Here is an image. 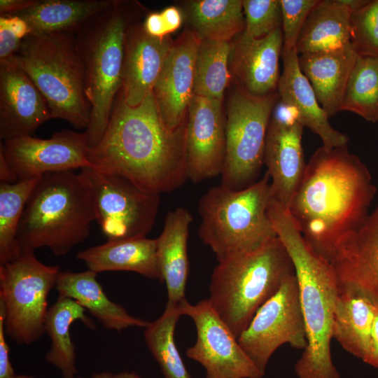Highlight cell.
<instances>
[{
	"label": "cell",
	"instance_id": "cell-18",
	"mask_svg": "<svg viewBox=\"0 0 378 378\" xmlns=\"http://www.w3.org/2000/svg\"><path fill=\"white\" fill-rule=\"evenodd\" d=\"M303 127L297 120L286 122L272 116L267 132L264 163L272 197L286 207L307 167L302 144Z\"/></svg>",
	"mask_w": 378,
	"mask_h": 378
},
{
	"label": "cell",
	"instance_id": "cell-26",
	"mask_svg": "<svg viewBox=\"0 0 378 378\" xmlns=\"http://www.w3.org/2000/svg\"><path fill=\"white\" fill-rule=\"evenodd\" d=\"M76 258L96 273L128 271L162 282L156 239L146 237L107 240L104 244L78 252Z\"/></svg>",
	"mask_w": 378,
	"mask_h": 378
},
{
	"label": "cell",
	"instance_id": "cell-36",
	"mask_svg": "<svg viewBox=\"0 0 378 378\" xmlns=\"http://www.w3.org/2000/svg\"><path fill=\"white\" fill-rule=\"evenodd\" d=\"M351 42L358 55L378 57V0L351 14Z\"/></svg>",
	"mask_w": 378,
	"mask_h": 378
},
{
	"label": "cell",
	"instance_id": "cell-4",
	"mask_svg": "<svg viewBox=\"0 0 378 378\" xmlns=\"http://www.w3.org/2000/svg\"><path fill=\"white\" fill-rule=\"evenodd\" d=\"M95 220L93 200L85 176L74 170L41 176L25 204L18 232L20 251L48 248L66 255L86 239Z\"/></svg>",
	"mask_w": 378,
	"mask_h": 378
},
{
	"label": "cell",
	"instance_id": "cell-32",
	"mask_svg": "<svg viewBox=\"0 0 378 378\" xmlns=\"http://www.w3.org/2000/svg\"><path fill=\"white\" fill-rule=\"evenodd\" d=\"M182 315L178 304L167 303L162 314L145 328L146 346L164 378H191L174 341L177 321Z\"/></svg>",
	"mask_w": 378,
	"mask_h": 378
},
{
	"label": "cell",
	"instance_id": "cell-17",
	"mask_svg": "<svg viewBox=\"0 0 378 378\" xmlns=\"http://www.w3.org/2000/svg\"><path fill=\"white\" fill-rule=\"evenodd\" d=\"M200 42L194 31H186L173 42L153 88L158 109L171 130L185 124L189 106L195 95V59Z\"/></svg>",
	"mask_w": 378,
	"mask_h": 378
},
{
	"label": "cell",
	"instance_id": "cell-40",
	"mask_svg": "<svg viewBox=\"0 0 378 378\" xmlns=\"http://www.w3.org/2000/svg\"><path fill=\"white\" fill-rule=\"evenodd\" d=\"M5 309L0 302V378H10L15 371L10 360V349L6 338Z\"/></svg>",
	"mask_w": 378,
	"mask_h": 378
},
{
	"label": "cell",
	"instance_id": "cell-8",
	"mask_svg": "<svg viewBox=\"0 0 378 378\" xmlns=\"http://www.w3.org/2000/svg\"><path fill=\"white\" fill-rule=\"evenodd\" d=\"M15 57L46 100L52 118L88 127L91 106L83 61L74 33L29 34Z\"/></svg>",
	"mask_w": 378,
	"mask_h": 378
},
{
	"label": "cell",
	"instance_id": "cell-23",
	"mask_svg": "<svg viewBox=\"0 0 378 378\" xmlns=\"http://www.w3.org/2000/svg\"><path fill=\"white\" fill-rule=\"evenodd\" d=\"M358 57L351 42L340 49L299 55L300 69L329 117L342 111L348 81Z\"/></svg>",
	"mask_w": 378,
	"mask_h": 378
},
{
	"label": "cell",
	"instance_id": "cell-43",
	"mask_svg": "<svg viewBox=\"0 0 378 378\" xmlns=\"http://www.w3.org/2000/svg\"><path fill=\"white\" fill-rule=\"evenodd\" d=\"M37 0H1V15H15L36 4Z\"/></svg>",
	"mask_w": 378,
	"mask_h": 378
},
{
	"label": "cell",
	"instance_id": "cell-10",
	"mask_svg": "<svg viewBox=\"0 0 378 378\" xmlns=\"http://www.w3.org/2000/svg\"><path fill=\"white\" fill-rule=\"evenodd\" d=\"M279 99L276 92L255 96L239 86L228 104L226 150L220 184L232 190L258 181L264 163L267 132Z\"/></svg>",
	"mask_w": 378,
	"mask_h": 378
},
{
	"label": "cell",
	"instance_id": "cell-7",
	"mask_svg": "<svg viewBox=\"0 0 378 378\" xmlns=\"http://www.w3.org/2000/svg\"><path fill=\"white\" fill-rule=\"evenodd\" d=\"M127 3L118 1L85 22L76 33L91 106L84 133L89 148L103 136L115 98L122 88L125 38L133 24Z\"/></svg>",
	"mask_w": 378,
	"mask_h": 378
},
{
	"label": "cell",
	"instance_id": "cell-38",
	"mask_svg": "<svg viewBox=\"0 0 378 378\" xmlns=\"http://www.w3.org/2000/svg\"><path fill=\"white\" fill-rule=\"evenodd\" d=\"M282 12L283 50L296 48L302 29L319 0H280Z\"/></svg>",
	"mask_w": 378,
	"mask_h": 378
},
{
	"label": "cell",
	"instance_id": "cell-3",
	"mask_svg": "<svg viewBox=\"0 0 378 378\" xmlns=\"http://www.w3.org/2000/svg\"><path fill=\"white\" fill-rule=\"evenodd\" d=\"M267 214L294 267L307 336L295 365L298 378H340L331 355L332 321L339 284L328 260L308 246L286 206L271 199Z\"/></svg>",
	"mask_w": 378,
	"mask_h": 378
},
{
	"label": "cell",
	"instance_id": "cell-11",
	"mask_svg": "<svg viewBox=\"0 0 378 378\" xmlns=\"http://www.w3.org/2000/svg\"><path fill=\"white\" fill-rule=\"evenodd\" d=\"M90 185L95 214L107 240L145 237L153 228L160 195L137 186L120 176L81 169Z\"/></svg>",
	"mask_w": 378,
	"mask_h": 378
},
{
	"label": "cell",
	"instance_id": "cell-22",
	"mask_svg": "<svg viewBox=\"0 0 378 378\" xmlns=\"http://www.w3.org/2000/svg\"><path fill=\"white\" fill-rule=\"evenodd\" d=\"M283 71L278 84L281 101L293 108L298 120L317 134L326 148L347 146L348 136L335 130L329 122V116L321 106L315 92L299 64L296 48L282 49Z\"/></svg>",
	"mask_w": 378,
	"mask_h": 378
},
{
	"label": "cell",
	"instance_id": "cell-19",
	"mask_svg": "<svg viewBox=\"0 0 378 378\" xmlns=\"http://www.w3.org/2000/svg\"><path fill=\"white\" fill-rule=\"evenodd\" d=\"M172 43L168 36H150L142 24L134 23L128 28L121 88L127 105L137 106L153 93Z\"/></svg>",
	"mask_w": 378,
	"mask_h": 378
},
{
	"label": "cell",
	"instance_id": "cell-5",
	"mask_svg": "<svg viewBox=\"0 0 378 378\" xmlns=\"http://www.w3.org/2000/svg\"><path fill=\"white\" fill-rule=\"evenodd\" d=\"M293 274L292 260L276 236L255 250L218 262L208 300L238 338L260 306Z\"/></svg>",
	"mask_w": 378,
	"mask_h": 378
},
{
	"label": "cell",
	"instance_id": "cell-28",
	"mask_svg": "<svg viewBox=\"0 0 378 378\" xmlns=\"http://www.w3.org/2000/svg\"><path fill=\"white\" fill-rule=\"evenodd\" d=\"M117 0H37L15 14L28 24L30 34L76 33L85 22Z\"/></svg>",
	"mask_w": 378,
	"mask_h": 378
},
{
	"label": "cell",
	"instance_id": "cell-27",
	"mask_svg": "<svg viewBox=\"0 0 378 378\" xmlns=\"http://www.w3.org/2000/svg\"><path fill=\"white\" fill-rule=\"evenodd\" d=\"M375 306L376 300L365 292L339 285L332 321V339L363 361L369 347Z\"/></svg>",
	"mask_w": 378,
	"mask_h": 378
},
{
	"label": "cell",
	"instance_id": "cell-2",
	"mask_svg": "<svg viewBox=\"0 0 378 378\" xmlns=\"http://www.w3.org/2000/svg\"><path fill=\"white\" fill-rule=\"evenodd\" d=\"M186 125L169 129L153 93L132 107L120 90L103 136L88 149L91 168L120 176L154 193L172 192L188 180Z\"/></svg>",
	"mask_w": 378,
	"mask_h": 378
},
{
	"label": "cell",
	"instance_id": "cell-47",
	"mask_svg": "<svg viewBox=\"0 0 378 378\" xmlns=\"http://www.w3.org/2000/svg\"><path fill=\"white\" fill-rule=\"evenodd\" d=\"M113 374L108 372H102L100 373H94L90 377H77L76 378H111Z\"/></svg>",
	"mask_w": 378,
	"mask_h": 378
},
{
	"label": "cell",
	"instance_id": "cell-9",
	"mask_svg": "<svg viewBox=\"0 0 378 378\" xmlns=\"http://www.w3.org/2000/svg\"><path fill=\"white\" fill-rule=\"evenodd\" d=\"M59 272V265L43 263L34 251H22L14 260L0 265L6 333L17 344H31L45 333L48 298Z\"/></svg>",
	"mask_w": 378,
	"mask_h": 378
},
{
	"label": "cell",
	"instance_id": "cell-20",
	"mask_svg": "<svg viewBox=\"0 0 378 378\" xmlns=\"http://www.w3.org/2000/svg\"><path fill=\"white\" fill-rule=\"evenodd\" d=\"M331 265L340 286L360 289L378 302V206L339 242Z\"/></svg>",
	"mask_w": 378,
	"mask_h": 378
},
{
	"label": "cell",
	"instance_id": "cell-1",
	"mask_svg": "<svg viewBox=\"0 0 378 378\" xmlns=\"http://www.w3.org/2000/svg\"><path fill=\"white\" fill-rule=\"evenodd\" d=\"M376 191L368 169L347 146H321L287 209L308 246L331 263L339 242L369 215Z\"/></svg>",
	"mask_w": 378,
	"mask_h": 378
},
{
	"label": "cell",
	"instance_id": "cell-42",
	"mask_svg": "<svg viewBox=\"0 0 378 378\" xmlns=\"http://www.w3.org/2000/svg\"><path fill=\"white\" fill-rule=\"evenodd\" d=\"M142 24L145 31L151 36L158 38L167 36L168 34L160 13L148 14Z\"/></svg>",
	"mask_w": 378,
	"mask_h": 378
},
{
	"label": "cell",
	"instance_id": "cell-39",
	"mask_svg": "<svg viewBox=\"0 0 378 378\" xmlns=\"http://www.w3.org/2000/svg\"><path fill=\"white\" fill-rule=\"evenodd\" d=\"M29 34V26L22 18L15 15H0V60L15 55Z\"/></svg>",
	"mask_w": 378,
	"mask_h": 378
},
{
	"label": "cell",
	"instance_id": "cell-48",
	"mask_svg": "<svg viewBox=\"0 0 378 378\" xmlns=\"http://www.w3.org/2000/svg\"><path fill=\"white\" fill-rule=\"evenodd\" d=\"M10 378H34V376L29 374H15Z\"/></svg>",
	"mask_w": 378,
	"mask_h": 378
},
{
	"label": "cell",
	"instance_id": "cell-25",
	"mask_svg": "<svg viewBox=\"0 0 378 378\" xmlns=\"http://www.w3.org/2000/svg\"><path fill=\"white\" fill-rule=\"evenodd\" d=\"M97 273L60 271L55 288L58 295L76 300L106 330L120 332L131 327L146 328L148 322L132 316L120 304L111 300L97 280Z\"/></svg>",
	"mask_w": 378,
	"mask_h": 378
},
{
	"label": "cell",
	"instance_id": "cell-14",
	"mask_svg": "<svg viewBox=\"0 0 378 378\" xmlns=\"http://www.w3.org/2000/svg\"><path fill=\"white\" fill-rule=\"evenodd\" d=\"M84 132L64 130L49 139L27 135L4 141L0 154L18 181L45 174L91 167Z\"/></svg>",
	"mask_w": 378,
	"mask_h": 378
},
{
	"label": "cell",
	"instance_id": "cell-45",
	"mask_svg": "<svg viewBox=\"0 0 378 378\" xmlns=\"http://www.w3.org/2000/svg\"><path fill=\"white\" fill-rule=\"evenodd\" d=\"M0 180L1 182L8 183H14L18 181L1 154H0Z\"/></svg>",
	"mask_w": 378,
	"mask_h": 378
},
{
	"label": "cell",
	"instance_id": "cell-33",
	"mask_svg": "<svg viewBox=\"0 0 378 378\" xmlns=\"http://www.w3.org/2000/svg\"><path fill=\"white\" fill-rule=\"evenodd\" d=\"M231 53L230 42L200 40L195 59V95L222 100L230 76Z\"/></svg>",
	"mask_w": 378,
	"mask_h": 378
},
{
	"label": "cell",
	"instance_id": "cell-30",
	"mask_svg": "<svg viewBox=\"0 0 378 378\" xmlns=\"http://www.w3.org/2000/svg\"><path fill=\"white\" fill-rule=\"evenodd\" d=\"M76 321L88 328H96L85 309L76 300L58 295L49 307L45 321V332L50 340V349L46 354L47 362L61 372L62 378H76V349L71 337V326Z\"/></svg>",
	"mask_w": 378,
	"mask_h": 378
},
{
	"label": "cell",
	"instance_id": "cell-35",
	"mask_svg": "<svg viewBox=\"0 0 378 378\" xmlns=\"http://www.w3.org/2000/svg\"><path fill=\"white\" fill-rule=\"evenodd\" d=\"M378 122V57L358 55L346 86L342 111Z\"/></svg>",
	"mask_w": 378,
	"mask_h": 378
},
{
	"label": "cell",
	"instance_id": "cell-16",
	"mask_svg": "<svg viewBox=\"0 0 378 378\" xmlns=\"http://www.w3.org/2000/svg\"><path fill=\"white\" fill-rule=\"evenodd\" d=\"M52 118L46 100L15 55L0 60L1 139L32 136Z\"/></svg>",
	"mask_w": 378,
	"mask_h": 378
},
{
	"label": "cell",
	"instance_id": "cell-44",
	"mask_svg": "<svg viewBox=\"0 0 378 378\" xmlns=\"http://www.w3.org/2000/svg\"><path fill=\"white\" fill-rule=\"evenodd\" d=\"M160 14L167 34L174 31L181 26L183 20L182 15L176 7H168L162 10Z\"/></svg>",
	"mask_w": 378,
	"mask_h": 378
},
{
	"label": "cell",
	"instance_id": "cell-24",
	"mask_svg": "<svg viewBox=\"0 0 378 378\" xmlns=\"http://www.w3.org/2000/svg\"><path fill=\"white\" fill-rule=\"evenodd\" d=\"M192 216L183 207L167 212L160 236L156 238L157 256L167 291V303L179 304L186 300L189 274L188 240Z\"/></svg>",
	"mask_w": 378,
	"mask_h": 378
},
{
	"label": "cell",
	"instance_id": "cell-34",
	"mask_svg": "<svg viewBox=\"0 0 378 378\" xmlns=\"http://www.w3.org/2000/svg\"><path fill=\"white\" fill-rule=\"evenodd\" d=\"M40 177L0 183V265L21 253L17 232L25 204Z\"/></svg>",
	"mask_w": 378,
	"mask_h": 378
},
{
	"label": "cell",
	"instance_id": "cell-21",
	"mask_svg": "<svg viewBox=\"0 0 378 378\" xmlns=\"http://www.w3.org/2000/svg\"><path fill=\"white\" fill-rule=\"evenodd\" d=\"M283 42L281 27L260 38L247 37L243 32L237 36L232 44L231 59L240 88L255 96L276 92Z\"/></svg>",
	"mask_w": 378,
	"mask_h": 378
},
{
	"label": "cell",
	"instance_id": "cell-46",
	"mask_svg": "<svg viewBox=\"0 0 378 378\" xmlns=\"http://www.w3.org/2000/svg\"><path fill=\"white\" fill-rule=\"evenodd\" d=\"M111 378H141L136 373L131 372H122L118 374H113Z\"/></svg>",
	"mask_w": 378,
	"mask_h": 378
},
{
	"label": "cell",
	"instance_id": "cell-15",
	"mask_svg": "<svg viewBox=\"0 0 378 378\" xmlns=\"http://www.w3.org/2000/svg\"><path fill=\"white\" fill-rule=\"evenodd\" d=\"M186 125L188 179L195 183L220 175L225 159V124L222 100L195 95Z\"/></svg>",
	"mask_w": 378,
	"mask_h": 378
},
{
	"label": "cell",
	"instance_id": "cell-6",
	"mask_svg": "<svg viewBox=\"0 0 378 378\" xmlns=\"http://www.w3.org/2000/svg\"><path fill=\"white\" fill-rule=\"evenodd\" d=\"M271 198L267 172L246 188L232 190L220 184L201 197L198 235L218 262L255 250L276 237L267 214Z\"/></svg>",
	"mask_w": 378,
	"mask_h": 378
},
{
	"label": "cell",
	"instance_id": "cell-13",
	"mask_svg": "<svg viewBox=\"0 0 378 378\" xmlns=\"http://www.w3.org/2000/svg\"><path fill=\"white\" fill-rule=\"evenodd\" d=\"M182 315L193 321L195 343L186 356L201 364L206 378H262V374L239 345L237 338L211 307L208 299L195 304L186 299L179 304Z\"/></svg>",
	"mask_w": 378,
	"mask_h": 378
},
{
	"label": "cell",
	"instance_id": "cell-37",
	"mask_svg": "<svg viewBox=\"0 0 378 378\" xmlns=\"http://www.w3.org/2000/svg\"><path fill=\"white\" fill-rule=\"evenodd\" d=\"M245 29L243 34L252 38H263L282 24L280 0H244Z\"/></svg>",
	"mask_w": 378,
	"mask_h": 378
},
{
	"label": "cell",
	"instance_id": "cell-31",
	"mask_svg": "<svg viewBox=\"0 0 378 378\" xmlns=\"http://www.w3.org/2000/svg\"><path fill=\"white\" fill-rule=\"evenodd\" d=\"M188 13L200 40L230 42L245 29L243 4L240 0H200L191 1Z\"/></svg>",
	"mask_w": 378,
	"mask_h": 378
},
{
	"label": "cell",
	"instance_id": "cell-12",
	"mask_svg": "<svg viewBox=\"0 0 378 378\" xmlns=\"http://www.w3.org/2000/svg\"><path fill=\"white\" fill-rule=\"evenodd\" d=\"M244 352L262 373L275 351L284 344L304 350V321L295 274L257 310L237 338Z\"/></svg>",
	"mask_w": 378,
	"mask_h": 378
},
{
	"label": "cell",
	"instance_id": "cell-41",
	"mask_svg": "<svg viewBox=\"0 0 378 378\" xmlns=\"http://www.w3.org/2000/svg\"><path fill=\"white\" fill-rule=\"evenodd\" d=\"M363 362L378 370V302L377 301L369 347Z\"/></svg>",
	"mask_w": 378,
	"mask_h": 378
},
{
	"label": "cell",
	"instance_id": "cell-29",
	"mask_svg": "<svg viewBox=\"0 0 378 378\" xmlns=\"http://www.w3.org/2000/svg\"><path fill=\"white\" fill-rule=\"evenodd\" d=\"M352 13L342 0H319L302 29L298 53L333 50L349 44Z\"/></svg>",
	"mask_w": 378,
	"mask_h": 378
}]
</instances>
